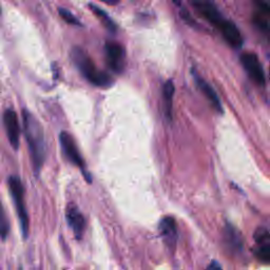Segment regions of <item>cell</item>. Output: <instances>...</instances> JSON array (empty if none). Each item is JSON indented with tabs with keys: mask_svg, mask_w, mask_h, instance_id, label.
Instances as JSON below:
<instances>
[{
	"mask_svg": "<svg viewBox=\"0 0 270 270\" xmlns=\"http://www.w3.org/2000/svg\"><path fill=\"white\" fill-rule=\"evenodd\" d=\"M22 118H24L25 135L29 145L33 170L36 175H38L44 164V160H46L47 151L43 129L39 121L26 110L22 114Z\"/></svg>",
	"mask_w": 270,
	"mask_h": 270,
	"instance_id": "cell-1",
	"label": "cell"
},
{
	"mask_svg": "<svg viewBox=\"0 0 270 270\" xmlns=\"http://www.w3.org/2000/svg\"><path fill=\"white\" fill-rule=\"evenodd\" d=\"M71 55L74 63L78 68V70L82 72V74L89 83L100 88H107L111 86V77L107 73L97 70L94 62L85 53L84 50L80 48H74L72 50Z\"/></svg>",
	"mask_w": 270,
	"mask_h": 270,
	"instance_id": "cell-2",
	"label": "cell"
},
{
	"mask_svg": "<svg viewBox=\"0 0 270 270\" xmlns=\"http://www.w3.org/2000/svg\"><path fill=\"white\" fill-rule=\"evenodd\" d=\"M9 188L11 195L13 197L14 204L16 207L17 216L20 222V227L22 230V235L27 239L29 234L30 222L28 211L25 202V187L22 185L20 178L18 176H10L9 178Z\"/></svg>",
	"mask_w": 270,
	"mask_h": 270,
	"instance_id": "cell-3",
	"label": "cell"
},
{
	"mask_svg": "<svg viewBox=\"0 0 270 270\" xmlns=\"http://www.w3.org/2000/svg\"><path fill=\"white\" fill-rule=\"evenodd\" d=\"M241 63L244 66L247 75L257 86L263 87L265 85V73L260 59L254 53L246 52L241 55Z\"/></svg>",
	"mask_w": 270,
	"mask_h": 270,
	"instance_id": "cell-4",
	"label": "cell"
},
{
	"mask_svg": "<svg viewBox=\"0 0 270 270\" xmlns=\"http://www.w3.org/2000/svg\"><path fill=\"white\" fill-rule=\"evenodd\" d=\"M59 142H60V146L62 148V151H63L65 157L68 159V161H69L70 163H72L73 165L80 167L82 170L85 172L84 175H86L87 179L90 183V181H91V178H90V176H88L87 172L84 170V169H85V162H84L83 157L81 155L80 150H78V148H77L74 139L72 138V135H70L68 132L62 131L59 134Z\"/></svg>",
	"mask_w": 270,
	"mask_h": 270,
	"instance_id": "cell-5",
	"label": "cell"
},
{
	"mask_svg": "<svg viewBox=\"0 0 270 270\" xmlns=\"http://www.w3.org/2000/svg\"><path fill=\"white\" fill-rule=\"evenodd\" d=\"M192 6L202 18L217 29L225 19L212 0H192Z\"/></svg>",
	"mask_w": 270,
	"mask_h": 270,
	"instance_id": "cell-6",
	"label": "cell"
},
{
	"mask_svg": "<svg viewBox=\"0 0 270 270\" xmlns=\"http://www.w3.org/2000/svg\"><path fill=\"white\" fill-rule=\"evenodd\" d=\"M106 55L108 64L112 70L116 73H120L125 66L126 53L123 48L117 42L109 41L106 43Z\"/></svg>",
	"mask_w": 270,
	"mask_h": 270,
	"instance_id": "cell-7",
	"label": "cell"
},
{
	"mask_svg": "<svg viewBox=\"0 0 270 270\" xmlns=\"http://www.w3.org/2000/svg\"><path fill=\"white\" fill-rule=\"evenodd\" d=\"M4 123L11 146H12L14 150H18L19 139H20V127L16 112L13 110H7L4 114Z\"/></svg>",
	"mask_w": 270,
	"mask_h": 270,
	"instance_id": "cell-8",
	"label": "cell"
},
{
	"mask_svg": "<svg viewBox=\"0 0 270 270\" xmlns=\"http://www.w3.org/2000/svg\"><path fill=\"white\" fill-rule=\"evenodd\" d=\"M256 248L254 255L258 261L264 264H270V233L264 229H257L254 233Z\"/></svg>",
	"mask_w": 270,
	"mask_h": 270,
	"instance_id": "cell-9",
	"label": "cell"
},
{
	"mask_svg": "<svg viewBox=\"0 0 270 270\" xmlns=\"http://www.w3.org/2000/svg\"><path fill=\"white\" fill-rule=\"evenodd\" d=\"M220 31L221 35L225 39L229 46L233 49H240L243 46V37L242 34L239 31L238 27H236L233 22L224 19V21L218 28Z\"/></svg>",
	"mask_w": 270,
	"mask_h": 270,
	"instance_id": "cell-10",
	"label": "cell"
},
{
	"mask_svg": "<svg viewBox=\"0 0 270 270\" xmlns=\"http://www.w3.org/2000/svg\"><path fill=\"white\" fill-rule=\"evenodd\" d=\"M66 221L69 226L72 228L75 238L77 240H82L85 228H86V221L82 212L78 210L77 206L69 205L66 207Z\"/></svg>",
	"mask_w": 270,
	"mask_h": 270,
	"instance_id": "cell-11",
	"label": "cell"
},
{
	"mask_svg": "<svg viewBox=\"0 0 270 270\" xmlns=\"http://www.w3.org/2000/svg\"><path fill=\"white\" fill-rule=\"evenodd\" d=\"M159 229L165 244L170 249H174L178 236L175 220L171 217H165L160 223Z\"/></svg>",
	"mask_w": 270,
	"mask_h": 270,
	"instance_id": "cell-12",
	"label": "cell"
},
{
	"mask_svg": "<svg viewBox=\"0 0 270 270\" xmlns=\"http://www.w3.org/2000/svg\"><path fill=\"white\" fill-rule=\"evenodd\" d=\"M193 77H194V81H195L197 88L200 90V92L204 94V96L209 100V103L211 104L213 109L222 114L224 111H223L221 100L215 90H213V88L204 80V78H201L198 74L194 72H193Z\"/></svg>",
	"mask_w": 270,
	"mask_h": 270,
	"instance_id": "cell-13",
	"label": "cell"
},
{
	"mask_svg": "<svg viewBox=\"0 0 270 270\" xmlns=\"http://www.w3.org/2000/svg\"><path fill=\"white\" fill-rule=\"evenodd\" d=\"M225 242L232 251H241L243 249V241L240 232L231 224H227L224 230Z\"/></svg>",
	"mask_w": 270,
	"mask_h": 270,
	"instance_id": "cell-14",
	"label": "cell"
},
{
	"mask_svg": "<svg viewBox=\"0 0 270 270\" xmlns=\"http://www.w3.org/2000/svg\"><path fill=\"white\" fill-rule=\"evenodd\" d=\"M174 84L171 81H168L164 84L163 87V97L165 104V113L167 118L170 120L172 116V103H173V95H174Z\"/></svg>",
	"mask_w": 270,
	"mask_h": 270,
	"instance_id": "cell-15",
	"label": "cell"
},
{
	"mask_svg": "<svg viewBox=\"0 0 270 270\" xmlns=\"http://www.w3.org/2000/svg\"><path fill=\"white\" fill-rule=\"evenodd\" d=\"M90 8H91L92 12L97 16V18L101 21V24H103L110 32H115L116 31V26L114 24V21L112 20L108 14L106 12H104L103 10L95 7V6H90Z\"/></svg>",
	"mask_w": 270,
	"mask_h": 270,
	"instance_id": "cell-16",
	"label": "cell"
},
{
	"mask_svg": "<svg viewBox=\"0 0 270 270\" xmlns=\"http://www.w3.org/2000/svg\"><path fill=\"white\" fill-rule=\"evenodd\" d=\"M252 22L254 27L260 31L261 33H263L265 36L270 37V24H269V18L260 14L256 13L253 15L252 18Z\"/></svg>",
	"mask_w": 270,
	"mask_h": 270,
	"instance_id": "cell-17",
	"label": "cell"
},
{
	"mask_svg": "<svg viewBox=\"0 0 270 270\" xmlns=\"http://www.w3.org/2000/svg\"><path fill=\"white\" fill-rule=\"evenodd\" d=\"M9 231H10L9 219L6 215V211L2 204V200H0V240L5 241L8 238Z\"/></svg>",
	"mask_w": 270,
	"mask_h": 270,
	"instance_id": "cell-18",
	"label": "cell"
},
{
	"mask_svg": "<svg viewBox=\"0 0 270 270\" xmlns=\"http://www.w3.org/2000/svg\"><path fill=\"white\" fill-rule=\"evenodd\" d=\"M258 13L270 19V0H253Z\"/></svg>",
	"mask_w": 270,
	"mask_h": 270,
	"instance_id": "cell-19",
	"label": "cell"
},
{
	"mask_svg": "<svg viewBox=\"0 0 270 270\" xmlns=\"http://www.w3.org/2000/svg\"><path fill=\"white\" fill-rule=\"evenodd\" d=\"M58 13L60 15V17L65 21L68 22L69 25H73V26H80L81 22L78 21V19L70 12V11H68L66 9H63V8H60L58 10Z\"/></svg>",
	"mask_w": 270,
	"mask_h": 270,
	"instance_id": "cell-20",
	"label": "cell"
},
{
	"mask_svg": "<svg viewBox=\"0 0 270 270\" xmlns=\"http://www.w3.org/2000/svg\"><path fill=\"white\" fill-rule=\"evenodd\" d=\"M206 270H223V268H222V266L219 264V262H217V261H212V262L209 264V266L207 267Z\"/></svg>",
	"mask_w": 270,
	"mask_h": 270,
	"instance_id": "cell-21",
	"label": "cell"
},
{
	"mask_svg": "<svg viewBox=\"0 0 270 270\" xmlns=\"http://www.w3.org/2000/svg\"><path fill=\"white\" fill-rule=\"evenodd\" d=\"M100 2L109 6H115L119 3V0H100Z\"/></svg>",
	"mask_w": 270,
	"mask_h": 270,
	"instance_id": "cell-22",
	"label": "cell"
}]
</instances>
